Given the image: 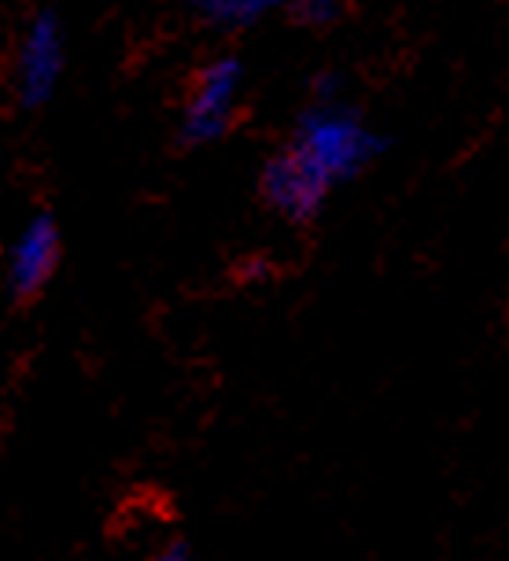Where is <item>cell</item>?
<instances>
[{
  "mask_svg": "<svg viewBox=\"0 0 509 561\" xmlns=\"http://www.w3.org/2000/svg\"><path fill=\"white\" fill-rule=\"evenodd\" d=\"M292 19L311 30L333 26L339 19V4H333V0H303V4H292Z\"/></svg>",
  "mask_w": 509,
  "mask_h": 561,
  "instance_id": "cell-6",
  "label": "cell"
},
{
  "mask_svg": "<svg viewBox=\"0 0 509 561\" xmlns=\"http://www.w3.org/2000/svg\"><path fill=\"white\" fill-rule=\"evenodd\" d=\"M241 89L244 64L236 56H218L199 67L182 112L185 145H211V140L225 137L229 126H233L236 104H241Z\"/></svg>",
  "mask_w": 509,
  "mask_h": 561,
  "instance_id": "cell-2",
  "label": "cell"
},
{
  "mask_svg": "<svg viewBox=\"0 0 509 561\" xmlns=\"http://www.w3.org/2000/svg\"><path fill=\"white\" fill-rule=\"evenodd\" d=\"M152 561H196V554H193V547H188V543L174 539V543H166Z\"/></svg>",
  "mask_w": 509,
  "mask_h": 561,
  "instance_id": "cell-8",
  "label": "cell"
},
{
  "mask_svg": "<svg viewBox=\"0 0 509 561\" xmlns=\"http://www.w3.org/2000/svg\"><path fill=\"white\" fill-rule=\"evenodd\" d=\"M193 8L204 23L225 30V34H236V30H252L274 4H266V0H199Z\"/></svg>",
  "mask_w": 509,
  "mask_h": 561,
  "instance_id": "cell-5",
  "label": "cell"
},
{
  "mask_svg": "<svg viewBox=\"0 0 509 561\" xmlns=\"http://www.w3.org/2000/svg\"><path fill=\"white\" fill-rule=\"evenodd\" d=\"M67 64V34L63 19L53 8L37 12L26 23V34L19 42L15 56V93L26 107H42L53 100L59 78H63Z\"/></svg>",
  "mask_w": 509,
  "mask_h": 561,
  "instance_id": "cell-3",
  "label": "cell"
},
{
  "mask_svg": "<svg viewBox=\"0 0 509 561\" xmlns=\"http://www.w3.org/2000/svg\"><path fill=\"white\" fill-rule=\"evenodd\" d=\"M387 148V140L366 123L347 100L303 107L292 140L266 159L258 193L288 222H311L336 185L351 182Z\"/></svg>",
  "mask_w": 509,
  "mask_h": 561,
  "instance_id": "cell-1",
  "label": "cell"
},
{
  "mask_svg": "<svg viewBox=\"0 0 509 561\" xmlns=\"http://www.w3.org/2000/svg\"><path fill=\"white\" fill-rule=\"evenodd\" d=\"M59 263V226L53 215H34L19 229L8 252V293L15 299H34L53 280Z\"/></svg>",
  "mask_w": 509,
  "mask_h": 561,
  "instance_id": "cell-4",
  "label": "cell"
},
{
  "mask_svg": "<svg viewBox=\"0 0 509 561\" xmlns=\"http://www.w3.org/2000/svg\"><path fill=\"white\" fill-rule=\"evenodd\" d=\"M344 89H347V78L339 75V70H325V75L314 78L311 96H314V104H336V100H344Z\"/></svg>",
  "mask_w": 509,
  "mask_h": 561,
  "instance_id": "cell-7",
  "label": "cell"
}]
</instances>
